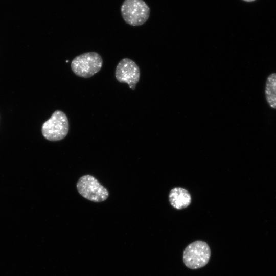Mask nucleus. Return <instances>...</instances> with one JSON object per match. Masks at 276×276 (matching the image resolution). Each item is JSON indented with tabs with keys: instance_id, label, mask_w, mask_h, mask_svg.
<instances>
[{
	"instance_id": "obj_1",
	"label": "nucleus",
	"mask_w": 276,
	"mask_h": 276,
	"mask_svg": "<svg viewBox=\"0 0 276 276\" xmlns=\"http://www.w3.org/2000/svg\"><path fill=\"white\" fill-rule=\"evenodd\" d=\"M211 255L209 245L204 241H195L188 245L183 252V262L191 269H197L205 266Z\"/></svg>"
},
{
	"instance_id": "obj_3",
	"label": "nucleus",
	"mask_w": 276,
	"mask_h": 276,
	"mask_svg": "<svg viewBox=\"0 0 276 276\" xmlns=\"http://www.w3.org/2000/svg\"><path fill=\"white\" fill-rule=\"evenodd\" d=\"M121 12L127 24L137 26L148 20L150 9L143 0H124L121 7Z\"/></svg>"
},
{
	"instance_id": "obj_2",
	"label": "nucleus",
	"mask_w": 276,
	"mask_h": 276,
	"mask_svg": "<svg viewBox=\"0 0 276 276\" xmlns=\"http://www.w3.org/2000/svg\"><path fill=\"white\" fill-rule=\"evenodd\" d=\"M102 65L103 59L101 55L95 52H89L75 57L71 66L76 75L87 78L99 72Z\"/></svg>"
},
{
	"instance_id": "obj_6",
	"label": "nucleus",
	"mask_w": 276,
	"mask_h": 276,
	"mask_svg": "<svg viewBox=\"0 0 276 276\" xmlns=\"http://www.w3.org/2000/svg\"><path fill=\"white\" fill-rule=\"evenodd\" d=\"M115 77L118 81L127 83L130 89L134 90L140 79V70L132 60L123 58L116 67Z\"/></svg>"
},
{
	"instance_id": "obj_5",
	"label": "nucleus",
	"mask_w": 276,
	"mask_h": 276,
	"mask_svg": "<svg viewBox=\"0 0 276 276\" xmlns=\"http://www.w3.org/2000/svg\"><path fill=\"white\" fill-rule=\"evenodd\" d=\"M76 186L79 193L91 201L102 202L106 200L109 196L107 189L101 185L95 177L90 175L81 177Z\"/></svg>"
},
{
	"instance_id": "obj_8",
	"label": "nucleus",
	"mask_w": 276,
	"mask_h": 276,
	"mask_svg": "<svg viewBox=\"0 0 276 276\" xmlns=\"http://www.w3.org/2000/svg\"><path fill=\"white\" fill-rule=\"evenodd\" d=\"M264 93L269 106L276 109V73H272L267 77Z\"/></svg>"
},
{
	"instance_id": "obj_7",
	"label": "nucleus",
	"mask_w": 276,
	"mask_h": 276,
	"mask_svg": "<svg viewBox=\"0 0 276 276\" xmlns=\"http://www.w3.org/2000/svg\"><path fill=\"white\" fill-rule=\"evenodd\" d=\"M169 200L173 208L181 210L190 204L191 196L187 190L181 187H175L170 191Z\"/></svg>"
},
{
	"instance_id": "obj_4",
	"label": "nucleus",
	"mask_w": 276,
	"mask_h": 276,
	"mask_svg": "<svg viewBox=\"0 0 276 276\" xmlns=\"http://www.w3.org/2000/svg\"><path fill=\"white\" fill-rule=\"evenodd\" d=\"M69 130V122L66 115L61 110L53 112L49 119L42 124L41 132L48 140L58 141L64 139Z\"/></svg>"
},
{
	"instance_id": "obj_9",
	"label": "nucleus",
	"mask_w": 276,
	"mask_h": 276,
	"mask_svg": "<svg viewBox=\"0 0 276 276\" xmlns=\"http://www.w3.org/2000/svg\"><path fill=\"white\" fill-rule=\"evenodd\" d=\"M244 1H245V2H253L255 0H243Z\"/></svg>"
}]
</instances>
